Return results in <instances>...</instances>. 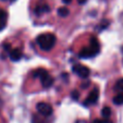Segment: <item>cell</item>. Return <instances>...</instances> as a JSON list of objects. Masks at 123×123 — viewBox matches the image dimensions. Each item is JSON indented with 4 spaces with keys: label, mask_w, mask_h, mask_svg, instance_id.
I'll return each mask as SVG.
<instances>
[{
    "label": "cell",
    "mask_w": 123,
    "mask_h": 123,
    "mask_svg": "<svg viewBox=\"0 0 123 123\" xmlns=\"http://www.w3.org/2000/svg\"><path fill=\"white\" fill-rule=\"evenodd\" d=\"M57 42V37L55 34L51 33H46V34H40L36 38L37 45L43 49L44 51H50L54 48L55 44Z\"/></svg>",
    "instance_id": "cell-1"
},
{
    "label": "cell",
    "mask_w": 123,
    "mask_h": 123,
    "mask_svg": "<svg viewBox=\"0 0 123 123\" xmlns=\"http://www.w3.org/2000/svg\"><path fill=\"white\" fill-rule=\"evenodd\" d=\"M113 104L117 106H120L123 105V93H119L117 94V96L113 97Z\"/></svg>",
    "instance_id": "cell-12"
},
{
    "label": "cell",
    "mask_w": 123,
    "mask_h": 123,
    "mask_svg": "<svg viewBox=\"0 0 123 123\" xmlns=\"http://www.w3.org/2000/svg\"><path fill=\"white\" fill-rule=\"evenodd\" d=\"M36 110H37L40 114H43V116H45V117L51 116L52 112H54L52 107H51L50 105L46 104V102H38V104L36 105Z\"/></svg>",
    "instance_id": "cell-5"
},
{
    "label": "cell",
    "mask_w": 123,
    "mask_h": 123,
    "mask_svg": "<svg viewBox=\"0 0 123 123\" xmlns=\"http://www.w3.org/2000/svg\"><path fill=\"white\" fill-rule=\"evenodd\" d=\"M98 98H99V89H98V88H94L93 91L89 93L88 97H87L83 101V105L85 106V107L92 106V105H94L95 102H97Z\"/></svg>",
    "instance_id": "cell-6"
},
{
    "label": "cell",
    "mask_w": 123,
    "mask_h": 123,
    "mask_svg": "<svg viewBox=\"0 0 123 123\" xmlns=\"http://www.w3.org/2000/svg\"><path fill=\"white\" fill-rule=\"evenodd\" d=\"M34 11H35V14L40 15L43 13H46V12L50 11V7L48 5H38V6H36Z\"/></svg>",
    "instance_id": "cell-9"
},
{
    "label": "cell",
    "mask_w": 123,
    "mask_h": 123,
    "mask_svg": "<svg viewBox=\"0 0 123 123\" xmlns=\"http://www.w3.org/2000/svg\"><path fill=\"white\" fill-rule=\"evenodd\" d=\"M12 1H14V0H12Z\"/></svg>",
    "instance_id": "cell-20"
},
{
    "label": "cell",
    "mask_w": 123,
    "mask_h": 123,
    "mask_svg": "<svg viewBox=\"0 0 123 123\" xmlns=\"http://www.w3.org/2000/svg\"><path fill=\"white\" fill-rule=\"evenodd\" d=\"M76 123H87V122L84 120H79V121H76Z\"/></svg>",
    "instance_id": "cell-19"
},
{
    "label": "cell",
    "mask_w": 123,
    "mask_h": 123,
    "mask_svg": "<svg viewBox=\"0 0 123 123\" xmlns=\"http://www.w3.org/2000/svg\"><path fill=\"white\" fill-rule=\"evenodd\" d=\"M23 57V54L22 51L19 50V49H12L10 50V59L12 61H20Z\"/></svg>",
    "instance_id": "cell-7"
},
{
    "label": "cell",
    "mask_w": 123,
    "mask_h": 123,
    "mask_svg": "<svg viewBox=\"0 0 123 123\" xmlns=\"http://www.w3.org/2000/svg\"><path fill=\"white\" fill-rule=\"evenodd\" d=\"M101 114L106 120H108V119L110 118V116H111V109H110V107H104L102 108Z\"/></svg>",
    "instance_id": "cell-13"
},
{
    "label": "cell",
    "mask_w": 123,
    "mask_h": 123,
    "mask_svg": "<svg viewBox=\"0 0 123 123\" xmlns=\"http://www.w3.org/2000/svg\"><path fill=\"white\" fill-rule=\"evenodd\" d=\"M70 14V10L65 7H61L58 9V15L60 18H67L68 15Z\"/></svg>",
    "instance_id": "cell-11"
},
{
    "label": "cell",
    "mask_w": 123,
    "mask_h": 123,
    "mask_svg": "<svg viewBox=\"0 0 123 123\" xmlns=\"http://www.w3.org/2000/svg\"><path fill=\"white\" fill-rule=\"evenodd\" d=\"M92 123H106V119H105V120H99V119H97V120H94Z\"/></svg>",
    "instance_id": "cell-15"
},
{
    "label": "cell",
    "mask_w": 123,
    "mask_h": 123,
    "mask_svg": "<svg viewBox=\"0 0 123 123\" xmlns=\"http://www.w3.org/2000/svg\"><path fill=\"white\" fill-rule=\"evenodd\" d=\"M71 97H72V99L74 100H77L80 98V93L79 91H76V89H74V91L71 92Z\"/></svg>",
    "instance_id": "cell-14"
},
{
    "label": "cell",
    "mask_w": 123,
    "mask_h": 123,
    "mask_svg": "<svg viewBox=\"0 0 123 123\" xmlns=\"http://www.w3.org/2000/svg\"><path fill=\"white\" fill-rule=\"evenodd\" d=\"M100 51V45L99 42L97 40V38L91 37V42H89V46L86 48L82 49L81 52L79 54V56L81 58L87 59V58H93V57L97 56Z\"/></svg>",
    "instance_id": "cell-2"
},
{
    "label": "cell",
    "mask_w": 123,
    "mask_h": 123,
    "mask_svg": "<svg viewBox=\"0 0 123 123\" xmlns=\"http://www.w3.org/2000/svg\"><path fill=\"white\" fill-rule=\"evenodd\" d=\"M62 1L64 3H71V1H72V0H62Z\"/></svg>",
    "instance_id": "cell-18"
},
{
    "label": "cell",
    "mask_w": 123,
    "mask_h": 123,
    "mask_svg": "<svg viewBox=\"0 0 123 123\" xmlns=\"http://www.w3.org/2000/svg\"><path fill=\"white\" fill-rule=\"evenodd\" d=\"M33 76L40 80V83H42L44 88H49L54 84V79L51 77V75L49 74V72L47 70H44V69L35 70L33 72Z\"/></svg>",
    "instance_id": "cell-3"
},
{
    "label": "cell",
    "mask_w": 123,
    "mask_h": 123,
    "mask_svg": "<svg viewBox=\"0 0 123 123\" xmlns=\"http://www.w3.org/2000/svg\"><path fill=\"white\" fill-rule=\"evenodd\" d=\"M77 1H79L80 5H84V3L86 2V0H77Z\"/></svg>",
    "instance_id": "cell-16"
},
{
    "label": "cell",
    "mask_w": 123,
    "mask_h": 123,
    "mask_svg": "<svg viewBox=\"0 0 123 123\" xmlns=\"http://www.w3.org/2000/svg\"><path fill=\"white\" fill-rule=\"evenodd\" d=\"M114 92L117 94L123 93V79H120L117 81V83L114 84Z\"/></svg>",
    "instance_id": "cell-10"
},
{
    "label": "cell",
    "mask_w": 123,
    "mask_h": 123,
    "mask_svg": "<svg viewBox=\"0 0 123 123\" xmlns=\"http://www.w3.org/2000/svg\"><path fill=\"white\" fill-rule=\"evenodd\" d=\"M7 21H8V13L7 11L0 9V31H2L3 28L7 25Z\"/></svg>",
    "instance_id": "cell-8"
},
{
    "label": "cell",
    "mask_w": 123,
    "mask_h": 123,
    "mask_svg": "<svg viewBox=\"0 0 123 123\" xmlns=\"http://www.w3.org/2000/svg\"><path fill=\"white\" fill-rule=\"evenodd\" d=\"M33 123H42V121H39V120H35V119H33Z\"/></svg>",
    "instance_id": "cell-17"
},
{
    "label": "cell",
    "mask_w": 123,
    "mask_h": 123,
    "mask_svg": "<svg viewBox=\"0 0 123 123\" xmlns=\"http://www.w3.org/2000/svg\"><path fill=\"white\" fill-rule=\"evenodd\" d=\"M72 71L75 73V74L79 75L81 79H87V77L89 76V73H91V71H89L88 68L85 67V65H82V64L73 65Z\"/></svg>",
    "instance_id": "cell-4"
}]
</instances>
